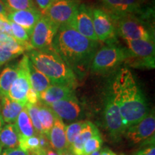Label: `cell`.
I'll return each mask as SVG.
<instances>
[{"mask_svg":"<svg viewBox=\"0 0 155 155\" xmlns=\"http://www.w3.org/2000/svg\"><path fill=\"white\" fill-rule=\"evenodd\" d=\"M98 42L83 36L69 25L59 27L53 49L78 77L87 72L98 48Z\"/></svg>","mask_w":155,"mask_h":155,"instance_id":"6da1fadb","label":"cell"},{"mask_svg":"<svg viewBox=\"0 0 155 155\" xmlns=\"http://www.w3.org/2000/svg\"><path fill=\"white\" fill-rule=\"evenodd\" d=\"M110 91L119 107L125 129L140 121L150 113L144 94L127 68L118 72Z\"/></svg>","mask_w":155,"mask_h":155,"instance_id":"7a4b0ae2","label":"cell"},{"mask_svg":"<svg viewBox=\"0 0 155 155\" xmlns=\"http://www.w3.org/2000/svg\"><path fill=\"white\" fill-rule=\"evenodd\" d=\"M28 56L34 66L49 79L51 84L76 87V75L53 49L32 50Z\"/></svg>","mask_w":155,"mask_h":155,"instance_id":"3957f363","label":"cell"},{"mask_svg":"<svg viewBox=\"0 0 155 155\" xmlns=\"http://www.w3.org/2000/svg\"><path fill=\"white\" fill-rule=\"evenodd\" d=\"M129 55L127 48L115 43L107 44L97 50L90 65L93 73L106 74L111 72L124 63Z\"/></svg>","mask_w":155,"mask_h":155,"instance_id":"277c9868","label":"cell"},{"mask_svg":"<svg viewBox=\"0 0 155 155\" xmlns=\"http://www.w3.org/2000/svg\"><path fill=\"white\" fill-rule=\"evenodd\" d=\"M117 35L124 40H144L154 41V32L144 21L134 15L113 17Z\"/></svg>","mask_w":155,"mask_h":155,"instance_id":"5b68a950","label":"cell"},{"mask_svg":"<svg viewBox=\"0 0 155 155\" xmlns=\"http://www.w3.org/2000/svg\"><path fill=\"white\" fill-rule=\"evenodd\" d=\"M129 55L125 63L135 68H154V41L144 40H125Z\"/></svg>","mask_w":155,"mask_h":155,"instance_id":"8992f818","label":"cell"},{"mask_svg":"<svg viewBox=\"0 0 155 155\" xmlns=\"http://www.w3.org/2000/svg\"><path fill=\"white\" fill-rule=\"evenodd\" d=\"M59 26L52 22L45 15H42L33 29L30 38L32 50L53 49V42Z\"/></svg>","mask_w":155,"mask_h":155,"instance_id":"52a82bcc","label":"cell"},{"mask_svg":"<svg viewBox=\"0 0 155 155\" xmlns=\"http://www.w3.org/2000/svg\"><path fill=\"white\" fill-rule=\"evenodd\" d=\"M93 23L95 35L98 42L114 44L116 42L117 31L114 20L106 10L92 9Z\"/></svg>","mask_w":155,"mask_h":155,"instance_id":"ba28073f","label":"cell"},{"mask_svg":"<svg viewBox=\"0 0 155 155\" xmlns=\"http://www.w3.org/2000/svg\"><path fill=\"white\" fill-rule=\"evenodd\" d=\"M17 78L12 85L7 96L11 100L26 105L27 94L31 88L28 55L23 56L17 65Z\"/></svg>","mask_w":155,"mask_h":155,"instance_id":"9c48e42d","label":"cell"},{"mask_svg":"<svg viewBox=\"0 0 155 155\" xmlns=\"http://www.w3.org/2000/svg\"><path fill=\"white\" fill-rule=\"evenodd\" d=\"M104 121L108 134L114 141H119L125 132L121 114L117 103L110 91L106 98Z\"/></svg>","mask_w":155,"mask_h":155,"instance_id":"30bf717a","label":"cell"},{"mask_svg":"<svg viewBox=\"0 0 155 155\" xmlns=\"http://www.w3.org/2000/svg\"><path fill=\"white\" fill-rule=\"evenodd\" d=\"M154 134L155 115L153 110L140 121L128 127L124 135L132 144H138L144 142L154 136Z\"/></svg>","mask_w":155,"mask_h":155,"instance_id":"8fae6325","label":"cell"},{"mask_svg":"<svg viewBox=\"0 0 155 155\" xmlns=\"http://www.w3.org/2000/svg\"><path fill=\"white\" fill-rule=\"evenodd\" d=\"M80 5L79 0H55L44 15L61 27L71 21Z\"/></svg>","mask_w":155,"mask_h":155,"instance_id":"7c38bea8","label":"cell"},{"mask_svg":"<svg viewBox=\"0 0 155 155\" xmlns=\"http://www.w3.org/2000/svg\"><path fill=\"white\" fill-rule=\"evenodd\" d=\"M68 25L83 36L93 41L98 42L95 35L93 23L92 9L86 5H81Z\"/></svg>","mask_w":155,"mask_h":155,"instance_id":"4fadbf2b","label":"cell"},{"mask_svg":"<svg viewBox=\"0 0 155 155\" xmlns=\"http://www.w3.org/2000/svg\"><path fill=\"white\" fill-rule=\"evenodd\" d=\"M48 106L63 121H77L83 114L82 107L75 94Z\"/></svg>","mask_w":155,"mask_h":155,"instance_id":"5bb4252c","label":"cell"},{"mask_svg":"<svg viewBox=\"0 0 155 155\" xmlns=\"http://www.w3.org/2000/svg\"><path fill=\"white\" fill-rule=\"evenodd\" d=\"M111 16L119 17L141 13L140 0H101Z\"/></svg>","mask_w":155,"mask_h":155,"instance_id":"9a60e30c","label":"cell"},{"mask_svg":"<svg viewBox=\"0 0 155 155\" xmlns=\"http://www.w3.org/2000/svg\"><path fill=\"white\" fill-rule=\"evenodd\" d=\"M42 14L38 9H26V10L9 12L7 18L11 22H15L25 30L30 37L33 29Z\"/></svg>","mask_w":155,"mask_h":155,"instance_id":"2e32d148","label":"cell"},{"mask_svg":"<svg viewBox=\"0 0 155 155\" xmlns=\"http://www.w3.org/2000/svg\"><path fill=\"white\" fill-rule=\"evenodd\" d=\"M50 146L57 152L68 150L65 134V124L63 120L56 117L53 127L48 135Z\"/></svg>","mask_w":155,"mask_h":155,"instance_id":"e0dca14e","label":"cell"},{"mask_svg":"<svg viewBox=\"0 0 155 155\" xmlns=\"http://www.w3.org/2000/svg\"><path fill=\"white\" fill-rule=\"evenodd\" d=\"M75 94V88L66 85L51 84L40 94V101L46 105L53 104Z\"/></svg>","mask_w":155,"mask_h":155,"instance_id":"ac0fdd59","label":"cell"},{"mask_svg":"<svg viewBox=\"0 0 155 155\" xmlns=\"http://www.w3.org/2000/svg\"><path fill=\"white\" fill-rule=\"evenodd\" d=\"M25 104L11 100L7 96L0 97V112L6 124H15Z\"/></svg>","mask_w":155,"mask_h":155,"instance_id":"d6986e66","label":"cell"},{"mask_svg":"<svg viewBox=\"0 0 155 155\" xmlns=\"http://www.w3.org/2000/svg\"><path fill=\"white\" fill-rule=\"evenodd\" d=\"M99 132L100 131L96 126H95L92 122L86 121V124L83 127L78 136L75 138L73 144L69 147L68 150L74 155H83V145L85 142L92 136Z\"/></svg>","mask_w":155,"mask_h":155,"instance_id":"ffe728a7","label":"cell"},{"mask_svg":"<svg viewBox=\"0 0 155 155\" xmlns=\"http://www.w3.org/2000/svg\"><path fill=\"white\" fill-rule=\"evenodd\" d=\"M19 133L15 124H7L0 131V144L3 149H14L19 146Z\"/></svg>","mask_w":155,"mask_h":155,"instance_id":"44dd1931","label":"cell"},{"mask_svg":"<svg viewBox=\"0 0 155 155\" xmlns=\"http://www.w3.org/2000/svg\"><path fill=\"white\" fill-rule=\"evenodd\" d=\"M37 104L38 107V118L41 124L42 133L48 137L50 129L53 127L57 116L49 106L40 101Z\"/></svg>","mask_w":155,"mask_h":155,"instance_id":"7402d4cb","label":"cell"},{"mask_svg":"<svg viewBox=\"0 0 155 155\" xmlns=\"http://www.w3.org/2000/svg\"><path fill=\"white\" fill-rule=\"evenodd\" d=\"M29 71H30L31 87L40 96L41 93L45 91L51 85V83L43 73H42L34 66L30 60H29Z\"/></svg>","mask_w":155,"mask_h":155,"instance_id":"603a6c76","label":"cell"},{"mask_svg":"<svg viewBox=\"0 0 155 155\" xmlns=\"http://www.w3.org/2000/svg\"><path fill=\"white\" fill-rule=\"evenodd\" d=\"M15 124L18 131L19 137H30L37 134L25 106L17 116Z\"/></svg>","mask_w":155,"mask_h":155,"instance_id":"cb8c5ba5","label":"cell"},{"mask_svg":"<svg viewBox=\"0 0 155 155\" xmlns=\"http://www.w3.org/2000/svg\"><path fill=\"white\" fill-rule=\"evenodd\" d=\"M17 75V67H6L0 73V97L7 96Z\"/></svg>","mask_w":155,"mask_h":155,"instance_id":"d4e9b609","label":"cell"},{"mask_svg":"<svg viewBox=\"0 0 155 155\" xmlns=\"http://www.w3.org/2000/svg\"><path fill=\"white\" fill-rule=\"evenodd\" d=\"M0 45L17 56L22 54L26 50L22 43L17 41L13 37L5 33L0 36Z\"/></svg>","mask_w":155,"mask_h":155,"instance_id":"484cf974","label":"cell"},{"mask_svg":"<svg viewBox=\"0 0 155 155\" xmlns=\"http://www.w3.org/2000/svg\"><path fill=\"white\" fill-rule=\"evenodd\" d=\"M86 123V121L81 120V121L72 122L70 124L65 126V134H66L67 144L68 148L80 134L81 131L82 130Z\"/></svg>","mask_w":155,"mask_h":155,"instance_id":"4316f807","label":"cell"},{"mask_svg":"<svg viewBox=\"0 0 155 155\" xmlns=\"http://www.w3.org/2000/svg\"><path fill=\"white\" fill-rule=\"evenodd\" d=\"M6 7L9 12L38 9L33 0H4Z\"/></svg>","mask_w":155,"mask_h":155,"instance_id":"83f0119b","label":"cell"},{"mask_svg":"<svg viewBox=\"0 0 155 155\" xmlns=\"http://www.w3.org/2000/svg\"><path fill=\"white\" fill-rule=\"evenodd\" d=\"M103 145V139L100 132L88 139L83 145V155H90L96 151L100 150Z\"/></svg>","mask_w":155,"mask_h":155,"instance_id":"f1b7e54d","label":"cell"},{"mask_svg":"<svg viewBox=\"0 0 155 155\" xmlns=\"http://www.w3.org/2000/svg\"><path fill=\"white\" fill-rule=\"evenodd\" d=\"M25 107L27 108V111L30 116L31 121H32V125H33L35 132L38 134H42V130L41 124H40V120L38 118V104L36 105H32V104H26Z\"/></svg>","mask_w":155,"mask_h":155,"instance_id":"f546056e","label":"cell"},{"mask_svg":"<svg viewBox=\"0 0 155 155\" xmlns=\"http://www.w3.org/2000/svg\"><path fill=\"white\" fill-rule=\"evenodd\" d=\"M155 138L154 136L144 142L141 143V147L134 155H155Z\"/></svg>","mask_w":155,"mask_h":155,"instance_id":"4dcf8cb0","label":"cell"},{"mask_svg":"<svg viewBox=\"0 0 155 155\" xmlns=\"http://www.w3.org/2000/svg\"><path fill=\"white\" fill-rule=\"evenodd\" d=\"M16 57H17V55L12 53L7 48L0 45V66Z\"/></svg>","mask_w":155,"mask_h":155,"instance_id":"1f68e13d","label":"cell"},{"mask_svg":"<svg viewBox=\"0 0 155 155\" xmlns=\"http://www.w3.org/2000/svg\"><path fill=\"white\" fill-rule=\"evenodd\" d=\"M40 101V96L33 88L31 87L27 94V104L36 105Z\"/></svg>","mask_w":155,"mask_h":155,"instance_id":"d6a6232c","label":"cell"},{"mask_svg":"<svg viewBox=\"0 0 155 155\" xmlns=\"http://www.w3.org/2000/svg\"><path fill=\"white\" fill-rule=\"evenodd\" d=\"M55 0H35L36 4L39 7V10L41 12L42 15L45 14V12L49 9L52 4Z\"/></svg>","mask_w":155,"mask_h":155,"instance_id":"836d02e7","label":"cell"},{"mask_svg":"<svg viewBox=\"0 0 155 155\" xmlns=\"http://www.w3.org/2000/svg\"><path fill=\"white\" fill-rule=\"evenodd\" d=\"M2 155H29V154L17 147L14 149H3Z\"/></svg>","mask_w":155,"mask_h":155,"instance_id":"e575fe53","label":"cell"},{"mask_svg":"<svg viewBox=\"0 0 155 155\" xmlns=\"http://www.w3.org/2000/svg\"><path fill=\"white\" fill-rule=\"evenodd\" d=\"M37 155H60L58 153L55 151L51 147H48V148L42 149L39 151Z\"/></svg>","mask_w":155,"mask_h":155,"instance_id":"d590c367","label":"cell"},{"mask_svg":"<svg viewBox=\"0 0 155 155\" xmlns=\"http://www.w3.org/2000/svg\"><path fill=\"white\" fill-rule=\"evenodd\" d=\"M9 11L6 7L4 0H0V17H7Z\"/></svg>","mask_w":155,"mask_h":155,"instance_id":"8d00e7d4","label":"cell"},{"mask_svg":"<svg viewBox=\"0 0 155 155\" xmlns=\"http://www.w3.org/2000/svg\"><path fill=\"white\" fill-rule=\"evenodd\" d=\"M100 155H117L116 153H114L113 151H111L108 147H105L103 150H101Z\"/></svg>","mask_w":155,"mask_h":155,"instance_id":"74e56055","label":"cell"},{"mask_svg":"<svg viewBox=\"0 0 155 155\" xmlns=\"http://www.w3.org/2000/svg\"><path fill=\"white\" fill-rule=\"evenodd\" d=\"M58 153L60 155H74L69 150H64V151H63V152H58Z\"/></svg>","mask_w":155,"mask_h":155,"instance_id":"f35d334b","label":"cell"},{"mask_svg":"<svg viewBox=\"0 0 155 155\" xmlns=\"http://www.w3.org/2000/svg\"><path fill=\"white\" fill-rule=\"evenodd\" d=\"M5 123L2 119V116L1 112H0V131H1V129H2V127L5 126Z\"/></svg>","mask_w":155,"mask_h":155,"instance_id":"ab89813d","label":"cell"},{"mask_svg":"<svg viewBox=\"0 0 155 155\" xmlns=\"http://www.w3.org/2000/svg\"><path fill=\"white\" fill-rule=\"evenodd\" d=\"M100 153H101V150H98V151H96V152H93L90 155H100Z\"/></svg>","mask_w":155,"mask_h":155,"instance_id":"60d3db41","label":"cell"},{"mask_svg":"<svg viewBox=\"0 0 155 155\" xmlns=\"http://www.w3.org/2000/svg\"><path fill=\"white\" fill-rule=\"evenodd\" d=\"M2 150H3L2 147V145L0 144V155H2Z\"/></svg>","mask_w":155,"mask_h":155,"instance_id":"b9f144b4","label":"cell"},{"mask_svg":"<svg viewBox=\"0 0 155 155\" xmlns=\"http://www.w3.org/2000/svg\"><path fill=\"white\" fill-rule=\"evenodd\" d=\"M4 33V32H3V31L2 30V29H1V28H0V36H1Z\"/></svg>","mask_w":155,"mask_h":155,"instance_id":"7bdbcfd3","label":"cell"},{"mask_svg":"<svg viewBox=\"0 0 155 155\" xmlns=\"http://www.w3.org/2000/svg\"><path fill=\"white\" fill-rule=\"evenodd\" d=\"M140 1L141 2H144V1H146V0H140Z\"/></svg>","mask_w":155,"mask_h":155,"instance_id":"ee69618b","label":"cell"}]
</instances>
